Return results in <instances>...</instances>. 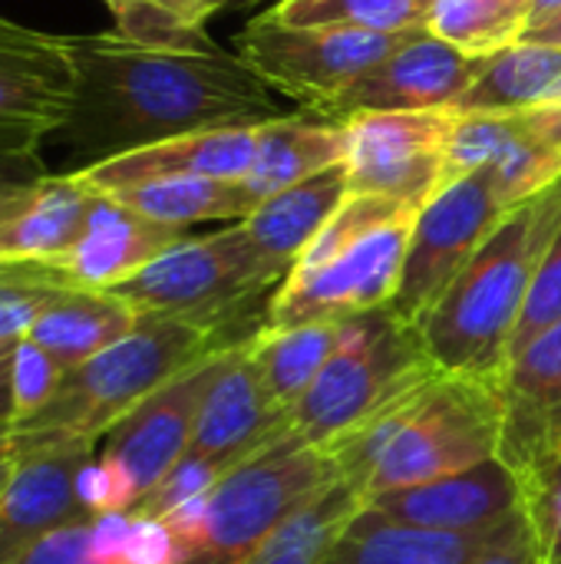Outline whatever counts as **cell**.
Returning <instances> with one entry per match:
<instances>
[{
  "instance_id": "cell-29",
  "label": "cell",
  "mask_w": 561,
  "mask_h": 564,
  "mask_svg": "<svg viewBox=\"0 0 561 564\" xmlns=\"http://www.w3.org/2000/svg\"><path fill=\"white\" fill-rule=\"evenodd\" d=\"M360 492L337 479L294 519H288L245 564H317L347 522L360 512Z\"/></svg>"
},
{
  "instance_id": "cell-19",
  "label": "cell",
  "mask_w": 561,
  "mask_h": 564,
  "mask_svg": "<svg viewBox=\"0 0 561 564\" xmlns=\"http://www.w3.org/2000/svg\"><path fill=\"white\" fill-rule=\"evenodd\" d=\"M496 380L506 403L499 459L519 473L529 459L561 449V324L509 357Z\"/></svg>"
},
{
  "instance_id": "cell-12",
  "label": "cell",
  "mask_w": 561,
  "mask_h": 564,
  "mask_svg": "<svg viewBox=\"0 0 561 564\" xmlns=\"http://www.w3.org/2000/svg\"><path fill=\"white\" fill-rule=\"evenodd\" d=\"M489 56H470L430 30L393 50L367 73H360L337 99L317 116L347 122L360 112H433L453 109L456 99L473 86Z\"/></svg>"
},
{
  "instance_id": "cell-31",
  "label": "cell",
  "mask_w": 561,
  "mask_h": 564,
  "mask_svg": "<svg viewBox=\"0 0 561 564\" xmlns=\"http://www.w3.org/2000/svg\"><path fill=\"white\" fill-rule=\"evenodd\" d=\"M433 0H278L271 13L294 26H347L367 33H403L427 26Z\"/></svg>"
},
{
  "instance_id": "cell-10",
  "label": "cell",
  "mask_w": 561,
  "mask_h": 564,
  "mask_svg": "<svg viewBox=\"0 0 561 564\" xmlns=\"http://www.w3.org/2000/svg\"><path fill=\"white\" fill-rule=\"evenodd\" d=\"M506 212L509 208H503L483 172H473L436 192L417 212L390 311L420 327Z\"/></svg>"
},
{
  "instance_id": "cell-25",
  "label": "cell",
  "mask_w": 561,
  "mask_h": 564,
  "mask_svg": "<svg viewBox=\"0 0 561 564\" xmlns=\"http://www.w3.org/2000/svg\"><path fill=\"white\" fill-rule=\"evenodd\" d=\"M136 317L139 311L109 291L66 288L43 307L26 337L43 347L66 373L129 334Z\"/></svg>"
},
{
  "instance_id": "cell-41",
  "label": "cell",
  "mask_w": 561,
  "mask_h": 564,
  "mask_svg": "<svg viewBox=\"0 0 561 564\" xmlns=\"http://www.w3.org/2000/svg\"><path fill=\"white\" fill-rule=\"evenodd\" d=\"M122 564H182V549L162 519H136L132 516Z\"/></svg>"
},
{
  "instance_id": "cell-17",
  "label": "cell",
  "mask_w": 561,
  "mask_h": 564,
  "mask_svg": "<svg viewBox=\"0 0 561 564\" xmlns=\"http://www.w3.org/2000/svg\"><path fill=\"white\" fill-rule=\"evenodd\" d=\"M96 443H56L20 453L0 489V564H13L60 529L93 522L76 496V476Z\"/></svg>"
},
{
  "instance_id": "cell-11",
  "label": "cell",
  "mask_w": 561,
  "mask_h": 564,
  "mask_svg": "<svg viewBox=\"0 0 561 564\" xmlns=\"http://www.w3.org/2000/svg\"><path fill=\"white\" fill-rule=\"evenodd\" d=\"M453 126V109L350 116L344 122L350 195H380L423 208L443 192V155Z\"/></svg>"
},
{
  "instance_id": "cell-22",
  "label": "cell",
  "mask_w": 561,
  "mask_h": 564,
  "mask_svg": "<svg viewBox=\"0 0 561 564\" xmlns=\"http://www.w3.org/2000/svg\"><path fill=\"white\" fill-rule=\"evenodd\" d=\"M350 198L347 165H331L321 175H311L271 198H265L241 225L251 235L255 248L284 274L298 264L304 248L321 235L334 212Z\"/></svg>"
},
{
  "instance_id": "cell-4",
  "label": "cell",
  "mask_w": 561,
  "mask_h": 564,
  "mask_svg": "<svg viewBox=\"0 0 561 564\" xmlns=\"http://www.w3.org/2000/svg\"><path fill=\"white\" fill-rule=\"evenodd\" d=\"M225 347L231 344L212 327L165 314H139L129 334L66 370L56 397L40 413L10 423L17 456L56 443L103 440L159 387Z\"/></svg>"
},
{
  "instance_id": "cell-20",
  "label": "cell",
  "mask_w": 561,
  "mask_h": 564,
  "mask_svg": "<svg viewBox=\"0 0 561 564\" xmlns=\"http://www.w3.org/2000/svg\"><path fill=\"white\" fill-rule=\"evenodd\" d=\"M255 145H258V126L208 129V132L179 135V139L79 169V178L93 185L96 192H112L119 185L172 178V175L238 182V178H248L255 165Z\"/></svg>"
},
{
  "instance_id": "cell-36",
  "label": "cell",
  "mask_w": 561,
  "mask_h": 564,
  "mask_svg": "<svg viewBox=\"0 0 561 564\" xmlns=\"http://www.w3.org/2000/svg\"><path fill=\"white\" fill-rule=\"evenodd\" d=\"M555 324H561V228L549 241V248L532 274L529 297L522 304L519 324L509 340V357H516L526 344H532L539 334H546ZM509 357H506V364H509Z\"/></svg>"
},
{
  "instance_id": "cell-32",
  "label": "cell",
  "mask_w": 561,
  "mask_h": 564,
  "mask_svg": "<svg viewBox=\"0 0 561 564\" xmlns=\"http://www.w3.org/2000/svg\"><path fill=\"white\" fill-rule=\"evenodd\" d=\"M116 17V33L169 50H215L205 33V0H106Z\"/></svg>"
},
{
  "instance_id": "cell-9",
  "label": "cell",
  "mask_w": 561,
  "mask_h": 564,
  "mask_svg": "<svg viewBox=\"0 0 561 564\" xmlns=\"http://www.w3.org/2000/svg\"><path fill=\"white\" fill-rule=\"evenodd\" d=\"M427 26L403 33H367L347 26H294L268 10L238 33V56L274 93L301 99L308 109L321 112L360 73L407 46Z\"/></svg>"
},
{
  "instance_id": "cell-13",
  "label": "cell",
  "mask_w": 561,
  "mask_h": 564,
  "mask_svg": "<svg viewBox=\"0 0 561 564\" xmlns=\"http://www.w3.org/2000/svg\"><path fill=\"white\" fill-rule=\"evenodd\" d=\"M73 66L63 40L0 17V152L36 155L69 112Z\"/></svg>"
},
{
  "instance_id": "cell-34",
  "label": "cell",
  "mask_w": 561,
  "mask_h": 564,
  "mask_svg": "<svg viewBox=\"0 0 561 564\" xmlns=\"http://www.w3.org/2000/svg\"><path fill=\"white\" fill-rule=\"evenodd\" d=\"M60 291L66 284L46 261H0V344L23 340Z\"/></svg>"
},
{
  "instance_id": "cell-46",
  "label": "cell",
  "mask_w": 561,
  "mask_h": 564,
  "mask_svg": "<svg viewBox=\"0 0 561 564\" xmlns=\"http://www.w3.org/2000/svg\"><path fill=\"white\" fill-rule=\"evenodd\" d=\"M522 40H532V43H549V46H561V10L559 13H552L549 20H542V23L529 26V30L522 33Z\"/></svg>"
},
{
  "instance_id": "cell-38",
  "label": "cell",
  "mask_w": 561,
  "mask_h": 564,
  "mask_svg": "<svg viewBox=\"0 0 561 564\" xmlns=\"http://www.w3.org/2000/svg\"><path fill=\"white\" fill-rule=\"evenodd\" d=\"M76 496H79V502L86 506V512L93 519L96 516H109V512H132L136 502H139V492H136L132 479L109 456L89 459L79 469V476H76Z\"/></svg>"
},
{
  "instance_id": "cell-1",
  "label": "cell",
  "mask_w": 561,
  "mask_h": 564,
  "mask_svg": "<svg viewBox=\"0 0 561 564\" xmlns=\"http://www.w3.org/2000/svg\"><path fill=\"white\" fill-rule=\"evenodd\" d=\"M60 40L73 66V99L56 132L79 169L179 135L288 116L238 53L149 46L122 33Z\"/></svg>"
},
{
  "instance_id": "cell-40",
  "label": "cell",
  "mask_w": 561,
  "mask_h": 564,
  "mask_svg": "<svg viewBox=\"0 0 561 564\" xmlns=\"http://www.w3.org/2000/svg\"><path fill=\"white\" fill-rule=\"evenodd\" d=\"M473 564H542L539 542L532 535V525L526 512L519 509L506 525L493 532L486 549L473 558Z\"/></svg>"
},
{
  "instance_id": "cell-7",
  "label": "cell",
  "mask_w": 561,
  "mask_h": 564,
  "mask_svg": "<svg viewBox=\"0 0 561 564\" xmlns=\"http://www.w3.org/2000/svg\"><path fill=\"white\" fill-rule=\"evenodd\" d=\"M337 479L334 453L301 443L288 426L212 486L202 545L182 564H245Z\"/></svg>"
},
{
  "instance_id": "cell-33",
  "label": "cell",
  "mask_w": 561,
  "mask_h": 564,
  "mask_svg": "<svg viewBox=\"0 0 561 564\" xmlns=\"http://www.w3.org/2000/svg\"><path fill=\"white\" fill-rule=\"evenodd\" d=\"M479 172L489 178L503 208H516V205L536 198L539 192L561 182V149L546 142L526 122V116H519V126L513 129L506 145Z\"/></svg>"
},
{
  "instance_id": "cell-24",
  "label": "cell",
  "mask_w": 561,
  "mask_h": 564,
  "mask_svg": "<svg viewBox=\"0 0 561 564\" xmlns=\"http://www.w3.org/2000/svg\"><path fill=\"white\" fill-rule=\"evenodd\" d=\"M489 539L493 532L443 535L397 525L360 506V512L347 522V529L334 539V545L317 564H473Z\"/></svg>"
},
{
  "instance_id": "cell-48",
  "label": "cell",
  "mask_w": 561,
  "mask_h": 564,
  "mask_svg": "<svg viewBox=\"0 0 561 564\" xmlns=\"http://www.w3.org/2000/svg\"><path fill=\"white\" fill-rule=\"evenodd\" d=\"M0 423H13V383H10V357L0 364Z\"/></svg>"
},
{
  "instance_id": "cell-45",
  "label": "cell",
  "mask_w": 561,
  "mask_h": 564,
  "mask_svg": "<svg viewBox=\"0 0 561 564\" xmlns=\"http://www.w3.org/2000/svg\"><path fill=\"white\" fill-rule=\"evenodd\" d=\"M522 116H526V122H529L546 142H552L555 149H561V79L559 86L546 96L542 106H536V109H529V112H522Z\"/></svg>"
},
{
  "instance_id": "cell-42",
  "label": "cell",
  "mask_w": 561,
  "mask_h": 564,
  "mask_svg": "<svg viewBox=\"0 0 561 564\" xmlns=\"http://www.w3.org/2000/svg\"><path fill=\"white\" fill-rule=\"evenodd\" d=\"M13 564H93L89 558V522L69 525L43 539Z\"/></svg>"
},
{
  "instance_id": "cell-6",
  "label": "cell",
  "mask_w": 561,
  "mask_h": 564,
  "mask_svg": "<svg viewBox=\"0 0 561 564\" xmlns=\"http://www.w3.org/2000/svg\"><path fill=\"white\" fill-rule=\"evenodd\" d=\"M433 373L440 367L420 330L390 307L347 317L337 350L288 413V426L301 443L331 449Z\"/></svg>"
},
{
  "instance_id": "cell-44",
  "label": "cell",
  "mask_w": 561,
  "mask_h": 564,
  "mask_svg": "<svg viewBox=\"0 0 561 564\" xmlns=\"http://www.w3.org/2000/svg\"><path fill=\"white\" fill-rule=\"evenodd\" d=\"M132 529V516L129 512H109V516H96L89 522V558L93 564H116L126 552V539Z\"/></svg>"
},
{
  "instance_id": "cell-2",
  "label": "cell",
  "mask_w": 561,
  "mask_h": 564,
  "mask_svg": "<svg viewBox=\"0 0 561 564\" xmlns=\"http://www.w3.org/2000/svg\"><path fill=\"white\" fill-rule=\"evenodd\" d=\"M506 403L496 377L433 373L331 446L360 499L433 482L499 456Z\"/></svg>"
},
{
  "instance_id": "cell-15",
  "label": "cell",
  "mask_w": 561,
  "mask_h": 564,
  "mask_svg": "<svg viewBox=\"0 0 561 564\" xmlns=\"http://www.w3.org/2000/svg\"><path fill=\"white\" fill-rule=\"evenodd\" d=\"M377 516L443 535H486L522 509V482L499 456L473 469L364 499Z\"/></svg>"
},
{
  "instance_id": "cell-35",
  "label": "cell",
  "mask_w": 561,
  "mask_h": 564,
  "mask_svg": "<svg viewBox=\"0 0 561 564\" xmlns=\"http://www.w3.org/2000/svg\"><path fill=\"white\" fill-rule=\"evenodd\" d=\"M522 512L539 542L542 564H561V449L529 459L519 473Z\"/></svg>"
},
{
  "instance_id": "cell-51",
  "label": "cell",
  "mask_w": 561,
  "mask_h": 564,
  "mask_svg": "<svg viewBox=\"0 0 561 564\" xmlns=\"http://www.w3.org/2000/svg\"><path fill=\"white\" fill-rule=\"evenodd\" d=\"M506 3H513L516 10H522V13H529L532 10V0H506Z\"/></svg>"
},
{
  "instance_id": "cell-47",
  "label": "cell",
  "mask_w": 561,
  "mask_h": 564,
  "mask_svg": "<svg viewBox=\"0 0 561 564\" xmlns=\"http://www.w3.org/2000/svg\"><path fill=\"white\" fill-rule=\"evenodd\" d=\"M13 463H17L13 426H10V423H0V489L7 486V479H10V473H13Z\"/></svg>"
},
{
  "instance_id": "cell-3",
  "label": "cell",
  "mask_w": 561,
  "mask_h": 564,
  "mask_svg": "<svg viewBox=\"0 0 561 564\" xmlns=\"http://www.w3.org/2000/svg\"><path fill=\"white\" fill-rule=\"evenodd\" d=\"M561 228V182L509 208L417 327L443 373L499 377L532 274Z\"/></svg>"
},
{
  "instance_id": "cell-52",
  "label": "cell",
  "mask_w": 561,
  "mask_h": 564,
  "mask_svg": "<svg viewBox=\"0 0 561 564\" xmlns=\"http://www.w3.org/2000/svg\"><path fill=\"white\" fill-rule=\"evenodd\" d=\"M13 347H17V344H0V364L13 354Z\"/></svg>"
},
{
  "instance_id": "cell-37",
  "label": "cell",
  "mask_w": 561,
  "mask_h": 564,
  "mask_svg": "<svg viewBox=\"0 0 561 564\" xmlns=\"http://www.w3.org/2000/svg\"><path fill=\"white\" fill-rule=\"evenodd\" d=\"M10 383H13V423H20L40 413L56 397L63 383V370L43 347L23 337L10 354Z\"/></svg>"
},
{
  "instance_id": "cell-21",
  "label": "cell",
  "mask_w": 561,
  "mask_h": 564,
  "mask_svg": "<svg viewBox=\"0 0 561 564\" xmlns=\"http://www.w3.org/2000/svg\"><path fill=\"white\" fill-rule=\"evenodd\" d=\"M96 188L79 172L46 175L0 215V261H56L79 238Z\"/></svg>"
},
{
  "instance_id": "cell-14",
  "label": "cell",
  "mask_w": 561,
  "mask_h": 564,
  "mask_svg": "<svg viewBox=\"0 0 561 564\" xmlns=\"http://www.w3.org/2000/svg\"><path fill=\"white\" fill-rule=\"evenodd\" d=\"M225 350L172 377L165 387H159L149 400H142L129 416H122L106 433L103 456H109L112 463L126 469L139 499L149 496L185 459L205 393L218 373Z\"/></svg>"
},
{
  "instance_id": "cell-28",
  "label": "cell",
  "mask_w": 561,
  "mask_h": 564,
  "mask_svg": "<svg viewBox=\"0 0 561 564\" xmlns=\"http://www.w3.org/2000/svg\"><path fill=\"white\" fill-rule=\"evenodd\" d=\"M344 321H317L284 330L261 327L258 334L248 337L261 383L284 413L298 406V400L311 390V383L337 350Z\"/></svg>"
},
{
  "instance_id": "cell-8",
  "label": "cell",
  "mask_w": 561,
  "mask_h": 564,
  "mask_svg": "<svg viewBox=\"0 0 561 564\" xmlns=\"http://www.w3.org/2000/svg\"><path fill=\"white\" fill-rule=\"evenodd\" d=\"M284 278L288 274L255 248L245 225L235 221L231 228L215 235H185L139 274L116 284L109 294H116L139 314L182 317L225 337V324L255 294L274 284L281 288Z\"/></svg>"
},
{
  "instance_id": "cell-27",
  "label": "cell",
  "mask_w": 561,
  "mask_h": 564,
  "mask_svg": "<svg viewBox=\"0 0 561 564\" xmlns=\"http://www.w3.org/2000/svg\"><path fill=\"white\" fill-rule=\"evenodd\" d=\"M106 195H112L126 208L159 225L182 228V231H188V225H198V221H245L258 208V202L251 198L241 178L228 182V178L172 175V178L119 185Z\"/></svg>"
},
{
  "instance_id": "cell-26",
  "label": "cell",
  "mask_w": 561,
  "mask_h": 564,
  "mask_svg": "<svg viewBox=\"0 0 561 564\" xmlns=\"http://www.w3.org/2000/svg\"><path fill=\"white\" fill-rule=\"evenodd\" d=\"M561 79V46L519 40L486 59L473 86L456 99V116H522L546 102Z\"/></svg>"
},
{
  "instance_id": "cell-5",
  "label": "cell",
  "mask_w": 561,
  "mask_h": 564,
  "mask_svg": "<svg viewBox=\"0 0 561 564\" xmlns=\"http://www.w3.org/2000/svg\"><path fill=\"white\" fill-rule=\"evenodd\" d=\"M417 212L407 202L350 195L274 291L265 327L284 330L390 307Z\"/></svg>"
},
{
  "instance_id": "cell-18",
  "label": "cell",
  "mask_w": 561,
  "mask_h": 564,
  "mask_svg": "<svg viewBox=\"0 0 561 564\" xmlns=\"http://www.w3.org/2000/svg\"><path fill=\"white\" fill-rule=\"evenodd\" d=\"M185 238L182 228L159 225L106 192H96L73 248L46 261L66 288L112 291Z\"/></svg>"
},
{
  "instance_id": "cell-23",
  "label": "cell",
  "mask_w": 561,
  "mask_h": 564,
  "mask_svg": "<svg viewBox=\"0 0 561 564\" xmlns=\"http://www.w3.org/2000/svg\"><path fill=\"white\" fill-rule=\"evenodd\" d=\"M347 155V129L344 122H331L324 116H278L258 126L255 165L248 178H241L251 198L261 205L265 198L321 175L331 165H341Z\"/></svg>"
},
{
  "instance_id": "cell-30",
  "label": "cell",
  "mask_w": 561,
  "mask_h": 564,
  "mask_svg": "<svg viewBox=\"0 0 561 564\" xmlns=\"http://www.w3.org/2000/svg\"><path fill=\"white\" fill-rule=\"evenodd\" d=\"M529 13L506 0H433L427 30L470 56H496L522 40Z\"/></svg>"
},
{
  "instance_id": "cell-49",
  "label": "cell",
  "mask_w": 561,
  "mask_h": 564,
  "mask_svg": "<svg viewBox=\"0 0 561 564\" xmlns=\"http://www.w3.org/2000/svg\"><path fill=\"white\" fill-rule=\"evenodd\" d=\"M561 10V0H532V10H529V23H526V30L529 26H536V23H542V20H549L552 13H559Z\"/></svg>"
},
{
  "instance_id": "cell-16",
  "label": "cell",
  "mask_w": 561,
  "mask_h": 564,
  "mask_svg": "<svg viewBox=\"0 0 561 564\" xmlns=\"http://www.w3.org/2000/svg\"><path fill=\"white\" fill-rule=\"evenodd\" d=\"M288 430V413L271 400L251 357L248 337L222 354L218 373L205 393L188 459L212 466L218 476L241 466Z\"/></svg>"
},
{
  "instance_id": "cell-43",
  "label": "cell",
  "mask_w": 561,
  "mask_h": 564,
  "mask_svg": "<svg viewBox=\"0 0 561 564\" xmlns=\"http://www.w3.org/2000/svg\"><path fill=\"white\" fill-rule=\"evenodd\" d=\"M50 172H46V162L36 155H10V152H0V215L23 195L30 192L36 182H43Z\"/></svg>"
},
{
  "instance_id": "cell-39",
  "label": "cell",
  "mask_w": 561,
  "mask_h": 564,
  "mask_svg": "<svg viewBox=\"0 0 561 564\" xmlns=\"http://www.w3.org/2000/svg\"><path fill=\"white\" fill-rule=\"evenodd\" d=\"M222 476L212 469V466H205V463H198V459H182L149 496H142L139 502H136V509L129 512V516H136V519H162V516H169L175 506H182V502H188V499H195V496H205V492H212V486L218 482Z\"/></svg>"
},
{
  "instance_id": "cell-50",
  "label": "cell",
  "mask_w": 561,
  "mask_h": 564,
  "mask_svg": "<svg viewBox=\"0 0 561 564\" xmlns=\"http://www.w3.org/2000/svg\"><path fill=\"white\" fill-rule=\"evenodd\" d=\"M208 3V13L215 17L218 10H228V7H241V3H255V0H205Z\"/></svg>"
}]
</instances>
